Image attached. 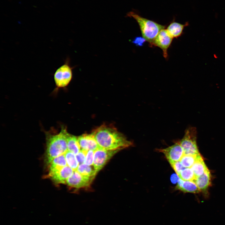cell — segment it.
Instances as JSON below:
<instances>
[{
	"label": "cell",
	"mask_w": 225,
	"mask_h": 225,
	"mask_svg": "<svg viewBox=\"0 0 225 225\" xmlns=\"http://www.w3.org/2000/svg\"><path fill=\"white\" fill-rule=\"evenodd\" d=\"M91 133L99 147L103 149L121 150L132 145V142L112 125H102Z\"/></svg>",
	"instance_id": "obj_1"
},
{
	"label": "cell",
	"mask_w": 225,
	"mask_h": 225,
	"mask_svg": "<svg viewBox=\"0 0 225 225\" xmlns=\"http://www.w3.org/2000/svg\"><path fill=\"white\" fill-rule=\"evenodd\" d=\"M47 149L46 161L50 164L57 157L65 153L68 150L67 137L68 132L66 127L62 126L58 133L50 131L45 132Z\"/></svg>",
	"instance_id": "obj_2"
},
{
	"label": "cell",
	"mask_w": 225,
	"mask_h": 225,
	"mask_svg": "<svg viewBox=\"0 0 225 225\" xmlns=\"http://www.w3.org/2000/svg\"><path fill=\"white\" fill-rule=\"evenodd\" d=\"M127 16L136 20L139 26L142 38L150 44L159 32L165 28L164 26L144 18L133 11L128 12Z\"/></svg>",
	"instance_id": "obj_3"
},
{
	"label": "cell",
	"mask_w": 225,
	"mask_h": 225,
	"mask_svg": "<svg viewBox=\"0 0 225 225\" xmlns=\"http://www.w3.org/2000/svg\"><path fill=\"white\" fill-rule=\"evenodd\" d=\"M72 69L70 60L67 58L64 63L57 68L53 74L56 89L65 88L69 84L72 78Z\"/></svg>",
	"instance_id": "obj_4"
},
{
	"label": "cell",
	"mask_w": 225,
	"mask_h": 225,
	"mask_svg": "<svg viewBox=\"0 0 225 225\" xmlns=\"http://www.w3.org/2000/svg\"><path fill=\"white\" fill-rule=\"evenodd\" d=\"M197 131L196 128L190 127L186 130L184 136L179 141L185 155L200 154L197 144Z\"/></svg>",
	"instance_id": "obj_5"
},
{
	"label": "cell",
	"mask_w": 225,
	"mask_h": 225,
	"mask_svg": "<svg viewBox=\"0 0 225 225\" xmlns=\"http://www.w3.org/2000/svg\"><path fill=\"white\" fill-rule=\"evenodd\" d=\"M119 149L108 150L98 148L94 151L93 166L97 173Z\"/></svg>",
	"instance_id": "obj_6"
},
{
	"label": "cell",
	"mask_w": 225,
	"mask_h": 225,
	"mask_svg": "<svg viewBox=\"0 0 225 225\" xmlns=\"http://www.w3.org/2000/svg\"><path fill=\"white\" fill-rule=\"evenodd\" d=\"M173 38L170 36L166 29L161 30L150 43V45L160 48L165 58L168 57V50L170 46Z\"/></svg>",
	"instance_id": "obj_7"
},
{
	"label": "cell",
	"mask_w": 225,
	"mask_h": 225,
	"mask_svg": "<svg viewBox=\"0 0 225 225\" xmlns=\"http://www.w3.org/2000/svg\"><path fill=\"white\" fill-rule=\"evenodd\" d=\"M158 151L165 155L170 163L180 161L184 154L179 141L168 148L158 149Z\"/></svg>",
	"instance_id": "obj_8"
},
{
	"label": "cell",
	"mask_w": 225,
	"mask_h": 225,
	"mask_svg": "<svg viewBox=\"0 0 225 225\" xmlns=\"http://www.w3.org/2000/svg\"><path fill=\"white\" fill-rule=\"evenodd\" d=\"M94 178L83 176L76 170L68 179L66 183L70 187L77 188H85L90 185Z\"/></svg>",
	"instance_id": "obj_9"
},
{
	"label": "cell",
	"mask_w": 225,
	"mask_h": 225,
	"mask_svg": "<svg viewBox=\"0 0 225 225\" xmlns=\"http://www.w3.org/2000/svg\"><path fill=\"white\" fill-rule=\"evenodd\" d=\"M78 141L81 150L94 151L101 148L93 135L92 134H84L78 137Z\"/></svg>",
	"instance_id": "obj_10"
},
{
	"label": "cell",
	"mask_w": 225,
	"mask_h": 225,
	"mask_svg": "<svg viewBox=\"0 0 225 225\" xmlns=\"http://www.w3.org/2000/svg\"><path fill=\"white\" fill-rule=\"evenodd\" d=\"M67 165L64 153L57 157L50 164L48 176L52 178L58 174L62 168Z\"/></svg>",
	"instance_id": "obj_11"
},
{
	"label": "cell",
	"mask_w": 225,
	"mask_h": 225,
	"mask_svg": "<svg viewBox=\"0 0 225 225\" xmlns=\"http://www.w3.org/2000/svg\"><path fill=\"white\" fill-rule=\"evenodd\" d=\"M200 191L205 192L211 183V175L208 169L202 175L197 177L193 181Z\"/></svg>",
	"instance_id": "obj_12"
},
{
	"label": "cell",
	"mask_w": 225,
	"mask_h": 225,
	"mask_svg": "<svg viewBox=\"0 0 225 225\" xmlns=\"http://www.w3.org/2000/svg\"><path fill=\"white\" fill-rule=\"evenodd\" d=\"M176 188L183 192L197 193L200 192L194 182L184 181L179 178Z\"/></svg>",
	"instance_id": "obj_13"
},
{
	"label": "cell",
	"mask_w": 225,
	"mask_h": 225,
	"mask_svg": "<svg viewBox=\"0 0 225 225\" xmlns=\"http://www.w3.org/2000/svg\"><path fill=\"white\" fill-rule=\"evenodd\" d=\"M73 170L68 165L62 168L58 174L51 179L56 182L59 183H66L68 179L73 172Z\"/></svg>",
	"instance_id": "obj_14"
},
{
	"label": "cell",
	"mask_w": 225,
	"mask_h": 225,
	"mask_svg": "<svg viewBox=\"0 0 225 225\" xmlns=\"http://www.w3.org/2000/svg\"><path fill=\"white\" fill-rule=\"evenodd\" d=\"M188 25L187 23L182 24L176 22H172L170 23L166 29L173 38H178L182 34L184 28Z\"/></svg>",
	"instance_id": "obj_15"
},
{
	"label": "cell",
	"mask_w": 225,
	"mask_h": 225,
	"mask_svg": "<svg viewBox=\"0 0 225 225\" xmlns=\"http://www.w3.org/2000/svg\"><path fill=\"white\" fill-rule=\"evenodd\" d=\"M68 150L75 155L80 151L81 148L78 141V137L68 132L67 137Z\"/></svg>",
	"instance_id": "obj_16"
},
{
	"label": "cell",
	"mask_w": 225,
	"mask_h": 225,
	"mask_svg": "<svg viewBox=\"0 0 225 225\" xmlns=\"http://www.w3.org/2000/svg\"><path fill=\"white\" fill-rule=\"evenodd\" d=\"M191 168L196 178L202 175L208 169L202 157L198 160Z\"/></svg>",
	"instance_id": "obj_17"
},
{
	"label": "cell",
	"mask_w": 225,
	"mask_h": 225,
	"mask_svg": "<svg viewBox=\"0 0 225 225\" xmlns=\"http://www.w3.org/2000/svg\"><path fill=\"white\" fill-rule=\"evenodd\" d=\"M76 171L82 175L88 177L94 178L97 174L94 167L84 163L79 165Z\"/></svg>",
	"instance_id": "obj_18"
},
{
	"label": "cell",
	"mask_w": 225,
	"mask_h": 225,
	"mask_svg": "<svg viewBox=\"0 0 225 225\" xmlns=\"http://www.w3.org/2000/svg\"><path fill=\"white\" fill-rule=\"evenodd\" d=\"M202 157L198 155L184 154L180 161L182 165L186 168H191L195 162Z\"/></svg>",
	"instance_id": "obj_19"
},
{
	"label": "cell",
	"mask_w": 225,
	"mask_h": 225,
	"mask_svg": "<svg viewBox=\"0 0 225 225\" xmlns=\"http://www.w3.org/2000/svg\"><path fill=\"white\" fill-rule=\"evenodd\" d=\"M67 165L74 171H76L79 166L76 155L73 152L67 150L64 153Z\"/></svg>",
	"instance_id": "obj_20"
},
{
	"label": "cell",
	"mask_w": 225,
	"mask_h": 225,
	"mask_svg": "<svg viewBox=\"0 0 225 225\" xmlns=\"http://www.w3.org/2000/svg\"><path fill=\"white\" fill-rule=\"evenodd\" d=\"M178 176L180 178L184 181H193L196 178L191 168H185Z\"/></svg>",
	"instance_id": "obj_21"
},
{
	"label": "cell",
	"mask_w": 225,
	"mask_h": 225,
	"mask_svg": "<svg viewBox=\"0 0 225 225\" xmlns=\"http://www.w3.org/2000/svg\"><path fill=\"white\" fill-rule=\"evenodd\" d=\"M170 163L178 175L186 168L182 165L180 161L174 162Z\"/></svg>",
	"instance_id": "obj_22"
},
{
	"label": "cell",
	"mask_w": 225,
	"mask_h": 225,
	"mask_svg": "<svg viewBox=\"0 0 225 225\" xmlns=\"http://www.w3.org/2000/svg\"><path fill=\"white\" fill-rule=\"evenodd\" d=\"M88 151L81 150L76 155V157L79 165L84 163Z\"/></svg>",
	"instance_id": "obj_23"
},
{
	"label": "cell",
	"mask_w": 225,
	"mask_h": 225,
	"mask_svg": "<svg viewBox=\"0 0 225 225\" xmlns=\"http://www.w3.org/2000/svg\"><path fill=\"white\" fill-rule=\"evenodd\" d=\"M94 151L92 150L88 151L84 163L89 166L93 165Z\"/></svg>",
	"instance_id": "obj_24"
},
{
	"label": "cell",
	"mask_w": 225,
	"mask_h": 225,
	"mask_svg": "<svg viewBox=\"0 0 225 225\" xmlns=\"http://www.w3.org/2000/svg\"><path fill=\"white\" fill-rule=\"evenodd\" d=\"M177 177L175 175H174L172 176V182H176V181L177 180ZM179 178L178 179V180Z\"/></svg>",
	"instance_id": "obj_25"
}]
</instances>
